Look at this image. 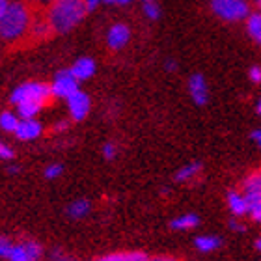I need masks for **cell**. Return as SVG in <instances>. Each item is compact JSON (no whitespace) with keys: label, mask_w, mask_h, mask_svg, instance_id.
<instances>
[{"label":"cell","mask_w":261,"mask_h":261,"mask_svg":"<svg viewBox=\"0 0 261 261\" xmlns=\"http://www.w3.org/2000/svg\"><path fill=\"white\" fill-rule=\"evenodd\" d=\"M34 17L36 11L30 6H27L22 0H13L4 17L0 19V43L10 49L28 43Z\"/></svg>","instance_id":"6da1fadb"},{"label":"cell","mask_w":261,"mask_h":261,"mask_svg":"<svg viewBox=\"0 0 261 261\" xmlns=\"http://www.w3.org/2000/svg\"><path fill=\"white\" fill-rule=\"evenodd\" d=\"M88 13L84 0H58L43 11L53 34H67L84 21Z\"/></svg>","instance_id":"7a4b0ae2"},{"label":"cell","mask_w":261,"mask_h":261,"mask_svg":"<svg viewBox=\"0 0 261 261\" xmlns=\"http://www.w3.org/2000/svg\"><path fill=\"white\" fill-rule=\"evenodd\" d=\"M53 97V90H50V84L41 81H28L19 84L17 88H13V92L10 93V103L19 107V105L24 103H36V105H49Z\"/></svg>","instance_id":"3957f363"},{"label":"cell","mask_w":261,"mask_h":261,"mask_svg":"<svg viewBox=\"0 0 261 261\" xmlns=\"http://www.w3.org/2000/svg\"><path fill=\"white\" fill-rule=\"evenodd\" d=\"M209 8L224 22H245L254 11L250 0H209Z\"/></svg>","instance_id":"277c9868"},{"label":"cell","mask_w":261,"mask_h":261,"mask_svg":"<svg viewBox=\"0 0 261 261\" xmlns=\"http://www.w3.org/2000/svg\"><path fill=\"white\" fill-rule=\"evenodd\" d=\"M43 257V246L38 241L24 239L11 243L10 250L6 254V261H39Z\"/></svg>","instance_id":"5b68a950"},{"label":"cell","mask_w":261,"mask_h":261,"mask_svg":"<svg viewBox=\"0 0 261 261\" xmlns=\"http://www.w3.org/2000/svg\"><path fill=\"white\" fill-rule=\"evenodd\" d=\"M50 90H53V97H60L67 101L73 93L79 92V81L71 73V69H62L56 73L50 82Z\"/></svg>","instance_id":"8992f818"},{"label":"cell","mask_w":261,"mask_h":261,"mask_svg":"<svg viewBox=\"0 0 261 261\" xmlns=\"http://www.w3.org/2000/svg\"><path fill=\"white\" fill-rule=\"evenodd\" d=\"M239 191L245 194V198L252 207L256 205L257 201L261 200V168L252 170L243 177Z\"/></svg>","instance_id":"52a82bcc"},{"label":"cell","mask_w":261,"mask_h":261,"mask_svg":"<svg viewBox=\"0 0 261 261\" xmlns=\"http://www.w3.org/2000/svg\"><path fill=\"white\" fill-rule=\"evenodd\" d=\"M90 109H92L90 95L81 92V90L75 92L69 99H67V110H69V116L73 121H82L84 118H88Z\"/></svg>","instance_id":"ba28073f"},{"label":"cell","mask_w":261,"mask_h":261,"mask_svg":"<svg viewBox=\"0 0 261 261\" xmlns=\"http://www.w3.org/2000/svg\"><path fill=\"white\" fill-rule=\"evenodd\" d=\"M129 41H130V30L127 24L116 22V24H112L109 28V32H107V47L110 50L118 53V50L125 49L127 45H129Z\"/></svg>","instance_id":"9c48e42d"},{"label":"cell","mask_w":261,"mask_h":261,"mask_svg":"<svg viewBox=\"0 0 261 261\" xmlns=\"http://www.w3.org/2000/svg\"><path fill=\"white\" fill-rule=\"evenodd\" d=\"M189 95L198 107H205L209 103V86L201 73H194L189 76Z\"/></svg>","instance_id":"30bf717a"},{"label":"cell","mask_w":261,"mask_h":261,"mask_svg":"<svg viewBox=\"0 0 261 261\" xmlns=\"http://www.w3.org/2000/svg\"><path fill=\"white\" fill-rule=\"evenodd\" d=\"M226 205H228L229 213L233 215L235 218H243L246 215H250L252 205L248 203V200L245 198V194L239 191V189H231L226 194Z\"/></svg>","instance_id":"8fae6325"},{"label":"cell","mask_w":261,"mask_h":261,"mask_svg":"<svg viewBox=\"0 0 261 261\" xmlns=\"http://www.w3.org/2000/svg\"><path fill=\"white\" fill-rule=\"evenodd\" d=\"M41 133H43V125L38 120H21L13 135L22 142H32L36 138H39Z\"/></svg>","instance_id":"7c38bea8"},{"label":"cell","mask_w":261,"mask_h":261,"mask_svg":"<svg viewBox=\"0 0 261 261\" xmlns=\"http://www.w3.org/2000/svg\"><path fill=\"white\" fill-rule=\"evenodd\" d=\"M69 69L79 82L88 81V79H92L93 73H95V62H93V58H90V56H82V58H79L75 64L71 65Z\"/></svg>","instance_id":"4fadbf2b"},{"label":"cell","mask_w":261,"mask_h":261,"mask_svg":"<svg viewBox=\"0 0 261 261\" xmlns=\"http://www.w3.org/2000/svg\"><path fill=\"white\" fill-rule=\"evenodd\" d=\"M49 36H53V30H50L49 22L45 19L43 13H38V15L34 17V22H32V28H30V43H36V41H43L47 39Z\"/></svg>","instance_id":"5bb4252c"},{"label":"cell","mask_w":261,"mask_h":261,"mask_svg":"<svg viewBox=\"0 0 261 261\" xmlns=\"http://www.w3.org/2000/svg\"><path fill=\"white\" fill-rule=\"evenodd\" d=\"M201 170H203V164L200 161H192V163H187L185 166H181L175 172L174 179L175 183H191V181H194L201 174Z\"/></svg>","instance_id":"9a60e30c"},{"label":"cell","mask_w":261,"mask_h":261,"mask_svg":"<svg viewBox=\"0 0 261 261\" xmlns=\"http://www.w3.org/2000/svg\"><path fill=\"white\" fill-rule=\"evenodd\" d=\"M194 246L201 254H211L222 246V239L218 235H198L194 239Z\"/></svg>","instance_id":"2e32d148"},{"label":"cell","mask_w":261,"mask_h":261,"mask_svg":"<svg viewBox=\"0 0 261 261\" xmlns=\"http://www.w3.org/2000/svg\"><path fill=\"white\" fill-rule=\"evenodd\" d=\"M200 226V217L196 213H185V215H179L175 217L172 222H170V228L175 229V231H189V229H194Z\"/></svg>","instance_id":"e0dca14e"},{"label":"cell","mask_w":261,"mask_h":261,"mask_svg":"<svg viewBox=\"0 0 261 261\" xmlns=\"http://www.w3.org/2000/svg\"><path fill=\"white\" fill-rule=\"evenodd\" d=\"M245 30H246V34H248V38H250L257 47H261V13L259 11H252L250 15H248V19L245 21Z\"/></svg>","instance_id":"ac0fdd59"},{"label":"cell","mask_w":261,"mask_h":261,"mask_svg":"<svg viewBox=\"0 0 261 261\" xmlns=\"http://www.w3.org/2000/svg\"><path fill=\"white\" fill-rule=\"evenodd\" d=\"M90 211H92V203H90V200H86V198H79V200L71 201L69 205H67L65 215H67L69 218H73V220H81V218L88 217Z\"/></svg>","instance_id":"d6986e66"},{"label":"cell","mask_w":261,"mask_h":261,"mask_svg":"<svg viewBox=\"0 0 261 261\" xmlns=\"http://www.w3.org/2000/svg\"><path fill=\"white\" fill-rule=\"evenodd\" d=\"M147 254L144 252H112V254H105V256L97 257L95 261H146Z\"/></svg>","instance_id":"ffe728a7"},{"label":"cell","mask_w":261,"mask_h":261,"mask_svg":"<svg viewBox=\"0 0 261 261\" xmlns=\"http://www.w3.org/2000/svg\"><path fill=\"white\" fill-rule=\"evenodd\" d=\"M19 121H21V118L17 116V112L4 110V112L0 114V129L4 130V133H15Z\"/></svg>","instance_id":"44dd1931"},{"label":"cell","mask_w":261,"mask_h":261,"mask_svg":"<svg viewBox=\"0 0 261 261\" xmlns=\"http://www.w3.org/2000/svg\"><path fill=\"white\" fill-rule=\"evenodd\" d=\"M41 110H43L41 105L24 103V105H19V107H17V116H19L21 120H36V116H38Z\"/></svg>","instance_id":"7402d4cb"},{"label":"cell","mask_w":261,"mask_h":261,"mask_svg":"<svg viewBox=\"0 0 261 261\" xmlns=\"http://www.w3.org/2000/svg\"><path fill=\"white\" fill-rule=\"evenodd\" d=\"M27 6H30L36 13H43L45 10H49L50 6L55 4V2H58V0H22Z\"/></svg>","instance_id":"603a6c76"},{"label":"cell","mask_w":261,"mask_h":261,"mask_svg":"<svg viewBox=\"0 0 261 261\" xmlns=\"http://www.w3.org/2000/svg\"><path fill=\"white\" fill-rule=\"evenodd\" d=\"M62 174H64V166H62V164H58V163L49 164V166H47V168L43 170L45 179H49V181L56 179V177H60Z\"/></svg>","instance_id":"cb8c5ba5"},{"label":"cell","mask_w":261,"mask_h":261,"mask_svg":"<svg viewBox=\"0 0 261 261\" xmlns=\"http://www.w3.org/2000/svg\"><path fill=\"white\" fill-rule=\"evenodd\" d=\"M144 15L149 21H157L159 17H161V8L157 6V2H146L144 4Z\"/></svg>","instance_id":"d4e9b609"},{"label":"cell","mask_w":261,"mask_h":261,"mask_svg":"<svg viewBox=\"0 0 261 261\" xmlns=\"http://www.w3.org/2000/svg\"><path fill=\"white\" fill-rule=\"evenodd\" d=\"M13 157H15L13 147H11L10 144H6V142L0 140V161H11Z\"/></svg>","instance_id":"484cf974"},{"label":"cell","mask_w":261,"mask_h":261,"mask_svg":"<svg viewBox=\"0 0 261 261\" xmlns=\"http://www.w3.org/2000/svg\"><path fill=\"white\" fill-rule=\"evenodd\" d=\"M116 155H118V147H116L114 142H107V144H103V157L107 159V161L116 159Z\"/></svg>","instance_id":"4316f807"},{"label":"cell","mask_w":261,"mask_h":261,"mask_svg":"<svg viewBox=\"0 0 261 261\" xmlns=\"http://www.w3.org/2000/svg\"><path fill=\"white\" fill-rule=\"evenodd\" d=\"M248 81H250L252 84L259 86L261 84V65H252L250 69H248Z\"/></svg>","instance_id":"83f0119b"},{"label":"cell","mask_w":261,"mask_h":261,"mask_svg":"<svg viewBox=\"0 0 261 261\" xmlns=\"http://www.w3.org/2000/svg\"><path fill=\"white\" fill-rule=\"evenodd\" d=\"M50 261H76V259L73 256H69V254H65L60 248H55V250L50 252Z\"/></svg>","instance_id":"f1b7e54d"},{"label":"cell","mask_w":261,"mask_h":261,"mask_svg":"<svg viewBox=\"0 0 261 261\" xmlns=\"http://www.w3.org/2000/svg\"><path fill=\"white\" fill-rule=\"evenodd\" d=\"M250 217H252V220H254V222L261 224V200L257 201L256 205L252 207V211H250Z\"/></svg>","instance_id":"f546056e"},{"label":"cell","mask_w":261,"mask_h":261,"mask_svg":"<svg viewBox=\"0 0 261 261\" xmlns=\"http://www.w3.org/2000/svg\"><path fill=\"white\" fill-rule=\"evenodd\" d=\"M229 229H233V231H245L246 229V226L245 224H241L239 220H237V218H233V220H229Z\"/></svg>","instance_id":"4dcf8cb0"},{"label":"cell","mask_w":261,"mask_h":261,"mask_svg":"<svg viewBox=\"0 0 261 261\" xmlns=\"http://www.w3.org/2000/svg\"><path fill=\"white\" fill-rule=\"evenodd\" d=\"M133 0H103V4L109 6H118V8H123V6H129Z\"/></svg>","instance_id":"1f68e13d"},{"label":"cell","mask_w":261,"mask_h":261,"mask_svg":"<svg viewBox=\"0 0 261 261\" xmlns=\"http://www.w3.org/2000/svg\"><path fill=\"white\" fill-rule=\"evenodd\" d=\"M250 138H252V142H254V144H256V146L261 149V127H259V129H254V130H252V133H250Z\"/></svg>","instance_id":"d6a6232c"},{"label":"cell","mask_w":261,"mask_h":261,"mask_svg":"<svg viewBox=\"0 0 261 261\" xmlns=\"http://www.w3.org/2000/svg\"><path fill=\"white\" fill-rule=\"evenodd\" d=\"M146 261H179L177 257H174V256H147V259Z\"/></svg>","instance_id":"836d02e7"},{"label":"cell","mask_w":261,"mask_h":261,"mask_svg":"<svg viewBox=\"0 0 261 261\" xmlns=\"http://www.w3.org/2000/svg\"><path fill=\"white\" fill-rule=\"evenodd\" d=\"M86 2V8L88 11H93V10H97L99 4H103V0H84Z\"/></svg>","instance_id":"e575fe53"},{"label":"cell","mask_w":261,"mask_h":261,"mask_svg":"<svg viewBox=\"0 0 261 261\" xmlns=\"http://www.w3.org/2000/svg\"><path fill=\"white\" fill-rule=\"evenodd\" d=\"M10 0H0V19L4 17V13L8 11V8H10Z\"/></svg>","instance_id":"d590c367"},{"label":"cell","mask_w":261,"mask_h":261,"mask_svg":"<svg viewBox=\"0 0 261 261\" xmlns=\"http://www.w3.org/2000/svg\"><path fill=\"white\" fill-rule=\"evenodd\" d=\"M67 127H69V121H58V123L53 127V130H55V133H60V130H65Z\"/></svg>","instance_id":"8d00e7d4"},{"label":"cell","mask_w":261,"mask_h":261,"mask_svg":"<svg viewBox=\"0 0 261 261\" xmlns=\"http://www.w3.org/2000/svg\"><path fill=\"white\" fill-rule=\"evenodd\" d=\"M164 67H166V71H175V69H177V62H174V60H166Z\"/></svg>","instance_id":"74e56055"},{"label":"cell","mask_w":261,"mask_h":261,"mask_svg":"<svg viewBox=\"0 0 261 261\" xmlns=\"http://www.w3.org/2000/svg\"><path fill=\"white\" fill-rule=\"evenodd\" d=\"M250 4H252V10L261 13V0H250Z\"/></svg>","instance_id":"f35d334b"},{"label":"cell","mask_w":261,"mask_h":261,"mask_svg":"<svg viewBox=\"0 0 261 261\" xmlns=\"http://www.w3.org/2000/svg\"><path fill=\"white\" fill-rule=\"evenodd\" d=\"M256 112L261 116V95H259V99H257V101H256Z\"/></svg>","instance_id":"ab89813d"},{"label":"cell","mask_w":261,"mask_h":261,"mask_svg":"<svg viewBox=\"0 0 261 261\" xmlns=\"http://www.w3.org/2000/svg\"><path fill=\"white\" fill-rule=\"evenodd\" d=\"M17 172H19L17 166H8V174H17Z\"/></svg>","instance_id":"60d3db41"},{"label":"cell","mask_w":261,"mask_h":261,"mask_svg":"<svg viewBox=\"0 0 261 261\" xmlns=\"http://www.w3.org/2000/svg\"><path fill=\"white\" fill-rule=\"evenodd\" d=\"M254 245H256V250H259V252H261V237H257Z\"/></svg>","instance_id":"b9f144b4"},{"label":"cell","mask_w":261,"mask_h":261,"mask_svg":"<svg viewBox=\"0 0 261 261\" xmlns=\"http://www.w3.org/2000/svg\"><path fill=\"white\" fill-rule=\"evenodd\" d=\"M142 2H144V4H146V2H155V0H142Z\"/></svg>","instance_id":"7bdbcfd3"}]
</instances>
